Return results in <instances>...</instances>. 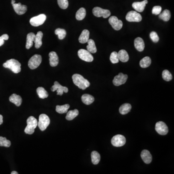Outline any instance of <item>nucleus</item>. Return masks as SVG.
<instances>
[{
  "instance_id": "obj_1",
  "label": "nucleus",
  "mask_w": 174,
  "mask_h": 174,
  "mask_svg": "<svg viewBox=\"0 0 174 174\" xmlns=\"http://www.w3.org/2000/svg\"><path fill=\"white\" fill-rule=\"evenodd\" d=\"M73 82L79 89L85 90L90 86V83L87 79L84 78L83 76L78 74L73 75L72 76Z\"/></svg>"
},
{
  "instance_id": "obj_2",
  "label": "nucleus",
  "mask_w": 174,
  "mask_h": 174,
  "mask_svg": "<svg viewBox=\"0 0 174 174\" xmlns=\"http://www.w3.org/2000/svg\"><path fill=\"white\" fill-rule=\"evenodd\" d=\"M5 68L10 69L13 73L17 74L21 71V64L16 60L12 59L6 61L3 64Z\"/></svg>"
},
{
  "instance_id": "obj_3",
  "label": "nucleus",
  "mask_w": 174,
  "mask_h": 174,
  "mask_svg": "<svg viewBox=\"0 0 174 174\" xmlns=\"http://www.w3.org/2000/svg\"><path fill=\"white\" fill-rule=\"evenodd\" d=\"M27 125L25 128L24 132L25 133L29 135H32L35 132V129L36 128L38 125V121L33 116H31L27 120Z\"/></svg>"
},
{
  "instance_id": "obj_4",
  "label": "nucleus",
  "mask_w": 174,
  "mask_h": 174,
  "mask_svg": "<svg viewBox=\"0 0 174 174\" xmlns=\"http://www.w3.org/2000/svg\"><path fill=\"white\" fill-rule=\"evenodd\" d=\"M50 119L47 115L42 114L39 117V121L37 126L42 131H44L50 124Z\"/></svg>"
},
{
  "instance_id": "obj_5",
  "label": "nucleus",
  "mask_w": 174,
  "mask_h": 174,
  "mask_svg": "<svg viewBox=\"0 0 174 174\" xmlns=\"http://www.w3.org/2000/svg\"><path fill=\"white\" fill-rule=\"evenodd\" d=\"M42 62V57L41 55L35 54L31 57L29 61L28 66L31 69H35L37 68L41 64Z\"/></svg>"
},
{
  "instance_id": "obj_6",
  "label": "nucleus",
  "mask_w": 174,
  "mask_h": 174,
  "mask_svg": "<svg viewBox=\"0 0 174 174\" xmlns=\"http://www.w3.org/2000/svg\"><path fill=\"white\" fill-rule=\"evenodd\" d=\"M93 14L96 17H102L106 19L110 17L111 13L109 10L104 9L99 7H95L93 10Z\"/></svg>"
},
{
  "instance_id": "obj_7",
  "label": "nucleus",
  "mask_w": 174,
  "mask_h": 174,
  "mask_svg": "<svg viewBox=\"0 0 174 174\" xmlns=\"http://www.w3.org/2000/svg\"><path fill=\"white\" fill-rule=\"evenodd\" d=\"M126 143V138L121 135H116L111 139V144L116 147H122Z\"/></svg>"
},
{
  "instance_id": "obj_8",
  "label": "nucleus",
  "mask_w": 174,
  "mask_h": 174,
  "mask_svg": "<svg viewBox=\"0 0 174 174\" xmlns=\"http://www.w3.org/2000/svg\"><path fill=\"white\" fill-rule=\"evenodd\" d=\"M47 19V17L44 14H40V15L35 17L31 19L30 23L31 25L34 27H38L42 25L44 23Z\"/></svg>"
},
{
  "instance_id": "obj_9",
  "label": "nucleus",
  "mask_w": 174,
  "mask_h": 174,
  "mask_svg": "<svg viewBox=\"0 0 174 174\" xmlns=\"http://www.w3.org/2000/svg\"><path fill=\"white\" fill-rule=\"evenodd\" d=\"M142 19L141 15L136 11H130L126 16V20L129 22H140Z\"/></svg>"
},
{
  "instance_id": "obj_10",
  "label": "nucleus",
  "mask_w": 174,
  "mask_h": 174,
  "mask_svg": "<svg viewBox=\"0 0 174 174\" xmlns=\"http://www.w3.org/2000/svg\"><path fill=\"white\" fill-rule=\"evenodd\" d=\"M78 55L80 59L87 62H91L93 61V57L88 50L81 49L78 51Z\"/></svg>"
},
{
  "instance_id": "obj_11",
  "label": "nucleus",
  "mask_w": 174,
  "mask_h": 174,
  "mask_svg": "<svg viewBox=\"0 0 174 174\" xmlns=\"http://www.w3.org/2000/svg\"><path fill=\"white\" fill-rule=\"evenodd\" d=\"M109 23L113 28L116 31H119L122 28L123 23L121 20H118L116 16L110 17L108 20Z\"/></svg>"
},
{
  "instance_id": "obj_12",
  "label": "nucleus",
  "mask_w": 174,
  "mask_h": 174,
  "mask_svg": "<svg viewBox=\"0 0 174 174\" xmlns=\"http://www.w3.org/2000/svg\"><path fill=\"white\" fill-rule=\"evenodd\" d=\"M155 130L159 135H166L168 133V128L164 122L163 121H159L156 124Z\"/></svg>"
},
{
  "instance_id": "obj_13",
  "label": "nucleus",
  "mask_w": 174,
  "mask_h": 174,
  "mask_svg": "<svg viewBox=\"0 0 174 174\" xmlns=\"http://www.w3.org/2000/svg\"><path fill=\"white\" fill-rule=\"evenodd\" d=\"M128 78V75L121 73L118 75H116L114 78L113 83L116 86H119L126 83Z\"/></svg>"
},
{
  "instance_id": "obj_14",
  "label": "nucleus",
  "mask_w": 174,
  "mask_h": 174,
  "mask_svg": "<svg viewBox=\"0 0 174 174\" xmlns=\"http://www.w3.org/2000/svg\"><path fill=\"white\" fill-rule=\"evenodd\" d=\"M52 91L57 90V95H62L63 93H67L68 91V88L66 87H63L58 82L55 81L54 85L52 86L51 89Z\"/></svg>"
},
{
  "instance_id": "obj_15",
  "label": "nucleus",
  "mask_w": 174,
  "mask_h": 174,
  "mask_svg": "<svg viewBox=\"0 0 174 174\" xmlns=\"http://www.w3.org/2000/svg\"><path fill=\"white\" fill-rule=\"evenodd\" d=\"M14 10L17 14L19 15L25 14L27 10V7L25 5H22L21 3L14 4L12 5Z\"/></svg>"
},
{
  "instance_id": "obj_16",
  "label": "nucleus",
  "mask_w": 174,
  "mask_h": 174,
  "mask_svg": "<svg viewBox=\"0 0 174 174\" xmlns=\"http://www.w3.org/2000/svg\"><path fill=\"white\" fill-rule=\"evenodd\" d=\"M148 0H144L140 2H135L132 4L133 8L138 12H142L144 10L146 4H148Z\"/></svg>"
},
{
  "instance_id": "obj_17",
  "label": "nucleus",
  "mask_w": 174,
  "mask_h": 174,
  "mask_svg": "<svg viewBox=\"0 0 174 174\" xmlns=\"http://www.w3.org/2000/svg\"><path fill=\"white\" fill-rule=\"evenodd\" d=\"M141 157L145 163L149 164L152 161V156L149 151L144 149L141 153Z\"/></svg>"
},
{
  "instance_id": "obj_18",
  "label": "nucleus",
  "mask_w": 174,
  "mask_h": 174,
  "mask_svg": "<svg viewBox=\"0 0 174 174\" xmlns=\"http://www.w3.org/2000/svg\"><path fill=\"white\" fill-rule=\"evenodd\" d=\"M50 65L51 66L55 67L59 63V58L57 53L54 51H51L49 53Z\"/></svg>"
},
{
  "instance_id": "obj_19",
  "label": "nucleus",
  "mask_w": 174,
  "mask_h": 174,
  "mask_svg": "<svg viewBox=\"0 0 174 174\" xmlns=\"http://www.w3.org/2000/svg\"><path fill=\"white\" fill-rule=\"evenodd\" d=\"M134 45L136 50L139 52L143 51L144 50V42L143 40L140 37H137L135 39V41H134Z\"/></svg>"
},
{
  "instance_id": "obj_20",
  "label": "nucleus",
  "mask_w": 174,
  "mask_h": 174,
  "mask_svg": "<svg viewBox=\"0 0 174 174\" xmlns=\"http://www.w3.org/2000/svg\"><path fill=\"white\" fill-rule=\"evenodd\" d=\"M35 35L33 32H30L28 34L26 44V48L28 50L32 47L33 42L35 41Z\"/></svg>"
},
{
  "instance_id": "obj_21",
  "label": "nucleus",
  "mask_w": 174,
  "mask_h": 174,
  "mask_svg": "<svg viewBox=\"0 0 174 174\" xmlns=\"http://www.w3.org/2000/svg\"><path fill=\"white\" fill-rule=\"evenodd\" d=\"M89 36H90V32L87 30H83L78 39L79 42L81 44L87 43L88 40L89 39Z\"/></svg>"
},
{
  "instance_id": "obj_22",
  "label": "nucleus",
  "mask_w": 174,
  "mask_h": 174,
  "mask_svg": "<svg viewBox=\"0 0 174 174\" xmlns=\"http://www.w3.org/2000/svg\"><path fill=\"white\" fill-rule=\"evenodd\" d=\"M9 101L15 104L17 106H20L22 103V98L21 97L16 94H13L9 97Z\"/></svg>"
},
{
  "instance_id": "obj_23",
  "label": "nucleus",
  "mask_w": 174,
  "mask_h": 174,
  "mask_svg": "<svg viewBox=\"0 0 174 174\" xmlns=\"http://www.w3.org/2000/svg\"><path fill=\"white\" fill-rule=\"evenodd\" d=\"M43 36V33L41 31L37 32L35 36V47L39 48L41 47L42 44V37Z\"/></svg>"
},
{
  "instance_id": "obj_24",
  "label": "nucleus",
  "mask_w": 174,
  "mask_h": 174,
  "mask_svg": "<svg viewBox=\"0 0 174 174\" xmlns=\"http://www.w3.org/2000/svg\"><path fill=\"white\" fill-rule=\"evenodd\" d=\"M118 58L120 61L123 63H126L129 59V55L126 50H121L118 53Z\"/></svg>"
},
{
  "instance_id": "obj_25",
  "label": "nucleus",
  "mask_w": 174,
  "mask_h": 174,
  "mask_svg": "<svg viewBox=\"0 0 174 174\" xmlns=\"http://www.w3.org/2000/svg\"><path fill=\"white\" fill-rule=\"evenodd\" d=\"M81 100L84 104L89 105L94 102V98L92 95L85 94L82 96Z\"/></svg>"
},
{
  "instance_id": "obj_26",
  "label": "nucleus",
  "mask_w": 174,
  "mask_h": 174,
  "mask_svg": "<svg viewBox=\"0 0 174 174\" xmlns=\"http://www.w3.org/2000/svg\"><path fill=\"white\" fill-rule=\"evenodd\" d=\"M132 108V106L130 104L125 103L121 106L119 109L120 113L122 115H125L130 112Z\"/></svg>"
},
{
  "instance_id": "obj_27",
  "label": "nucleus",
  "mask_w": 174,
  "mask_h": 174,
  "mask_svg": "<svg viewBox=\"0 0 174 174\" xmlns=\"http://www.w3.org/2000/svg\"><path fill=\"white\" fill-rule=\"evenodd\" d=\"M88 46H87V50L90 53H95L97 51V48L95 46V42L93 39L88 40Z\"/></svg>"
},
{
  "instance_id": "obj_28",
  "label": "nucleus",
  "mask_w": 174,
  "mask_h": 174,
  "mask_svg": "<svg viewBox=\"0 0 174 174\" xmlns=\"http://www.w3.org/2000/svg\"><path fill=\"white\" fill-rule=\"evenodd\" d=\"M79 114V111L78 109L73 110H70L67 113L66 119L68 121H72Z\"/></svg>"
},
{
  "instance_id": "obj_29",
  "label": "nucleus",
  "mask_w": 174,
  "mask_h": 174,
  "mask_svg": "<svg viewBox=\"0 0 174 174\" xmlns=\"http://www.w3.org/2000/svg\"><path fill=\"white\" fill-rule=\"evenodd\" d=\"M86 15V11L84 8H80L79 10L77 11L75 17L78 20H82L85 18Z\"/></svg>"
},
{
  "instance_id": "obj_30",
  "label": "nucleus",
  "mask_w": 174,
  "mask_h": 174,
  "mask_svg": "<svg viewBox=\"0 0 174 174\" xmlns=\"http://www.w3.org/2000/svg\"><path fill=\"white\" fill-rule=\"evenodd\" d=\"M151 63V58L149 57H145L140 61V66L142 68H147L150 66Z\"/></svg>"
},
{
  "instance_id": "obj_31",
  "label": "nucleus",
  "mask_w": 174,
  "mask_h": 174,
  "mask_svg": "<svg viewBox=\"0 0 174 174\" xmlns=\"http://www.w3.org/2000/svg\"><path fill=\"white\" fill-rule=\"evenodd\" d=\"M91 161L93 164L96 165L99 163L100 160V155L97 151H93L91 153Z\"/></svg>"
},
{
  "instance_id": "obj_32",
  "label": "nucleus",
  "mask_w": 174,
  "mask_h": 174,
  "mask_svg": "<svg viewBox=\"0 0 174 174\" xmlns=\"http://www.w3.org/2000/svg\"><path fill=\"white\" fill-rule=\"evenodd\" d=\"M36 92L39 97L41 99H45L48 96V93L43 87H38L36 90Z\"/></svg>"
},
{
  "instance_id": "obj_33",
  "label": "nucleus",
  "mask_w": 174,
  "mask_h": 174,
  "mask_svg": "<svg viewBox=\"0 0 174 174\" xmlns=\"http://www.w3.org/2000/svg\"><path fill=\"white\" fill-rule=\"evenodd\" d=\"M160 19L163 20L164 21H168L170 19L171 13L169 10L166 9L159 14V16Z\"/></svg>"
},
{
  "instance_id": "obj_34",
  "label": "nucleus",
  "mask_w": 174,
  "mask_h": 174,
  "mask_svg": "<svg viewBox=\"0 0 174 174\" xmlns=\"http://www.w3.org/2000/svg\"><path fill=\"white\" fill-rule=\"evenodd\" d=\"M70 105L68 104H66L63 105H57L56 111L59 114H64L67 112Z\"/></svg>"
},
{
  "instance_id": "obj_35",
  "label": "nucleus",
  "mask_w": 174,
  "mask_h": 174,
  "mask_svg": "<svg viewBox=\"0 0 174 174\" xmlns=\"http://www.w3.org/2000/svg\"><path fill=\"white\" fill-rule=\"evenodd\" d=\"M55 35H58V38L60 40H63L66 37V32L64 29L58 28L55 31Z\"/></svg>"
},
{
  "instance_id": "obj_36",
  "label": "nucleus",
  "mask_w": 174,
  "mask_h": 174,
  "mask_svg": "<svg viewBox=\"0 0 174 174\" xmlns=\"http://www.w3.org/2000/svg\"><path fill=\"white\" fill-rule=\"evenodd\" d=\"M11 142L7 139L5 137L0 136V147H5L9 148L11 146Z\"/></svg>"
},
{
  "instance_id": "obj_37",
  "label": "nucleus",
  "mask_w": 174,
  "mask_h": 174,
  "mask_svg": "<svg viewBox=\"0 0 174 174\" xmlns=\"http://www.w3.org/2000/svg\"><path fill=\"white\" fill-rule=\"evenodd\" d=\"M162 77L164 80L166 81H170L172 79V75L170 72L167 70H164L162 73Z\"/></svg>"
},
{
  "instance_id": "obj_38",
  "label": "nucleus",
  "mask_w": 174,
  "mask_h": 174,
  "mask_svg": "<svg viewBox=\"0 0 174 174\" xmlns=\"http://www.w3.org/2000/svg\"><path fill=\"white\" fill-rule=\"evenodd\" d=\"M110 60L111 63L113 64L119 63V59L117 52H116V51H114L111 53L110 56Z\"/></svg>"
},
{
  "instance_id": "obj_39",
  "label": "nucleus",
  "mask_w": 174,
  "mask_h": 174,
  "mask_svg": "<svg viewBox=\"0 0 174 174\" xmlns=\"http://www.w3.org/2000/svg\"><path fill=\"white\" fill-rule=\"evenodd\" d=\"M58 4L60 8L63 9H66L69 5L68 0H58Z\"/></svg>"
},
{
  "instance_id": "obj_40",
  "label": "nucleus",
  "mask_w": 174,
  "mask_h": 174,
  "mask_svg": "<svg viewBox=\"0 0 174 174\" xmlns=\"http://www.w3.org/2000/svg\"><path fill=\"white\" fill-rule=\"evenodd\" d=\"M150 38L151 40L154 43H157L159 40V37L158 36L157 33L155 32H151Z\"/></svg>"
},
{
  "instance_id": "obj_41",
  "label": "nucleus",
  "mask_w": 174,
  "mask_h": 174,
  "mask_svg": "<svg viewBox=\"0 0 174 174\" xmlns=\"http://www.w3.org/2000/svg\"><path fill=\"white\" fill-rule=\"evenodd\" d=\"M162 11V8L160 6H155L152 10V13L154 15H159Z\"/></svg>"
},
{
  "instance_id": "obj_42",
  "label": "nucleus",
  "mask_w": 174,
  "mask_h": 174,
  "mask_svg": "<svg viewBox=\"0 0 174 174\" xmlns=\"http://www.w3.org/2000/svg\"><path fill=\"white\" fill-rule=\"evenodd\" d=\"M9 39L8 35L4 34L0 37V47L3 46L5 43V40H8Z\"/></svg>"
},
{
  "instance_id": "obj_43",
  "label": "nucleus",
  "mask_w": 174,
  "mask_h": 174,
  "mask_svg": "<svg viewBox=\"0 0 174 174\" xmlns=\"http://www.w3.org/2000/svg\"><path fill=\"white\" fill-rule=\"evenodd\" d=\"M3 123V117L2 115H0V125Z\"/></svg>"
},
{
  "instance_id": "obj_44",
  "label": "nucleus",
  "mask_w": 174,
  "mask_h": 174,
  "mask_svg": "<svg viewBox=\"0 0 174 174\" xmlns=\"http://www.w3.org/2000/svg\"><path fill=\"white\" fill-rule=\"evenodd\" d=\"M11 174H18L19 173H17L16 171H12L11 172Z\"/></svg>"
},
{
  "instance_id": "obj_45",
  "label": "nucleus",
  "mask_w": 174,
  "mask_h": 174,
  "mask_svg": "<svg viewBox=\"0 0 174 174\" xmlns=\"http://www.w3.org/2000/svg\"><path fill=\"white\" fill-rule=\"evenodd\" d=\"M15 0H12V1H11V4H12V5H13V4H15Z\"/></svg>"
}]
</instances>
